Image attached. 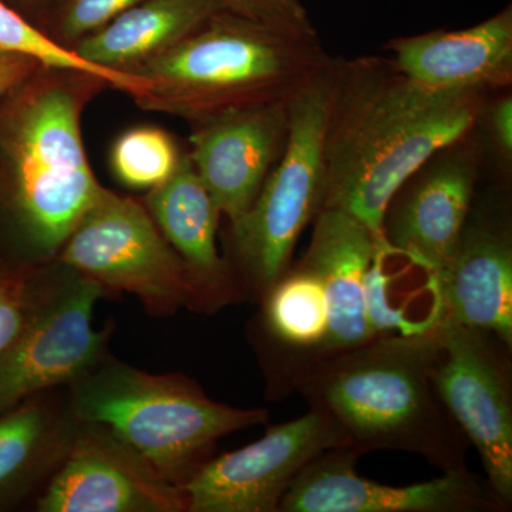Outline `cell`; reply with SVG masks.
<instances>
[{
	"mask_svg": "<svg viewBox=\"0 0 512 512\" xmlns=\"http://www.w3.org/2000/svg\"><path fill=\"white\" fill-rule=\"evenodd\" d=\"M483 97L421 86L392 59L333 62L323 208L348 212L383 237L396 192L470 133Z\"/></svg>",
	"mask_w": 512,
	"mask_h": 512,
	"instance_id": "6da1fadb",
	"label": "cell"
},
{
	"mask_svg": "<svg viewBox=\"0 0 512 512\" xmlns=\"http://www.w3.org/2000/svg\"><path fill=\"white\" fill-rule=\"evenodd\" d=\"M97 77L42 69L0 100V222L20 261H55L104 188L82 138L84 96Z\"/></svg>",
	"mask_w": 512,
	"mask_h": 512,
	"instance_id": "7a4b0ae2",
	"label": "cell"
},
{
	"mask_svg": "<svg viewBox=\"0 0 512 512\" xmlns=\"http://www.w3.org/2000/svg\"><path fill=\"white\" fill-rule=\"evenodd\" d=\"M439 328L379 335L355 348L313 356L295 377L311 409L325 414L356 453L419 454L443 473L466 470L467 437L434 383Z\"/></svg>",
	"mask_w": 512,
	"mask_h": 512,
	"instance_id": "3957f363",
	"label": "cell"
},
{
	"mask_svg": "<svg viewBox=\"0 0 512 512\" xmlns=\"http://www.w3.org/2000/svg\"><path fill=\"white\" fill-rule=\"evenodd\" d=\"M330 63L318 39L221 10L130 73L143 83L134 97L140 107L197 123L228 110L288 103Z\"/></svg>",
	"mask_w": 512,
	"mask_h": 512,
	"instance_id": "277c9868",
	"label": "cell"
},
{
	"mask_svg": "<svg viewBox=\"0 0 512 512\" xmlns=\"http://www.w3.org/2000/svg\"><path fill=\"white\" fill-rule=\"evenodd\" d=\"M66 390L77 419L109 427L181 488L218 440L269 419L264 409L215 402L181 373L153 375L110 353Z\"/></svg>",
	"mask_w": 512,
	"mask_h": 512,
	"instance_id": "5b68a950",
	"label": "cell"
},
{
	"mask_svg": "<svg viewBox=\"0 0 512 512\" xmlns=\"http://www.w3.org/2000/svg\"><path fill=\"white\" fill-rule=\"evenodd\" d=\"M332 63L288 101V137L247 214L231 224L244 293L261 301L289 269L299 237L325 202Z\"/></svg>",
	"mask_w": 512,
	"mask_h": 512,
	"instance_id": "8992f818",
	"label": "cell"
},
{
	"mask_svg": "<svg viewBox=\"0 0 512 512\" xmlns=\"http://www.w3.org/2000/svg\"><path fill=\"white\" fill-rule=\"evenodd\" d=\"M103 286L59 261L37 265L18 332L0 352V416L36 394L66 389L109 355L116 325L93 326Z\"/></svg>",
	"mask_w": 512,
	"mask_h": 512,
	"instance_id": "52a82bcc",
	"label": "cell"
},
{
	"mask_svg": "<svg viewBox=\"0 0 512 512\" xmlns=\"http://www.w3.org/2000/svg\"><path fill=\"white\" fill-rule=\"evenodd\" d=\"M56 261L103 286L137 296L153 316L197 312L198 296L181 256L144 204L104 188L64 242Z\"/></svg>",
	"mask_w": 512,
	"mask_h": 512,
	"instance_id": "ba28073f",
	"label": "cell"
},
{
	"mask_svg": "<svg viewBox=\"0 0 512 512\" xmlns=\"http://www.w3.org/2000/svg\"><path fill=\"white\" fill-rule=\"evenodd\" d=\"M434 383L448 413L480 454L495 497L512 503L511 350L484 330L441 322Z\"/></svg>",
	"mask_w": 512,
	"mask_h": 512,
	"instance_id": "9c48e42d",
	"label": "cell"
},
{
	"mask_svg": "<svg viewBox=\"0 0 512 512\" xmlns=\"http://www.w3.org/2000/svg\"><path fill=\"white\" fill-rule=\"evenodd\" d=\"M348 448L318 410L269 427L264 437L210 458L184 485L187 512H278L286 491L325 451Z\"/></svg>",
	"mask_w": 512,
	"mask_h": 512,
	"instance_id": "30bf717a",
	"label": "cell"
},
{
	"mask_svg": "<svg viewBox=\"0 0 512 512\" xmlns=\"http://www.w3.org/2000/svg\"><path fill=\"white\" fill-rule=\"evenodd\" d=\"M39 512H187V494L113 430L80 421L69 454L35 500Z\"/></svg>",
	"mask_w": 512,
	"mask_h": 512,
	"instance_id": "8fae6325",
	"label": "cell"
},
{
	"mask_svg": "<svg viewBox=\"0 0 512 512\" xmlns=\"http://www.w3.org/2000/svg\"><path fill=\"white\" fill-rule=\"evenodd\" d=\"M360 454L333 448L299 474L279 512H488L505 510L490 485L468 470L450 471L426 483L380 484L356 473Z\"/></svg>",
	"mask_w": 512,
	"mask_h": 512,
	"instance_id": "7c38bea8",
	"label": "cell"
},
{
	"mask_svg": "<svg viewBox=\"0 0 512 512\" xmlns=\"http://www.w3.org/2000/svg\"><path fill=\"white\" fill-rule=\"evenodd\" d=\"M286 104L228 110L194 123L188 156L231 224L247 214L284 150Z\"/></svg>",
	"mask_w": 512,
	"mask_h": 512,
	"instance_id": "4fadbf2b",
	"label": "cell"
},
{
	"mask_svg": "<svg viewBox=\"0 0 512 512\" xmlns=\"http://www.w3.org/2000/svg\"><path fill=\"white\" fill-rule=\"evenodd\" d=\"M144 207L187 265L197 291V312L212 313L241 298L244 291L218 254L221 212L188 154H181L168 180L148 191Z\"/></svg>",
	"mask_w": 512,
	"mask_h": 512,
	"instance_id": "5bb4252c",
	"label": "cell"
},
{
	"mask_svg": "<svg viewBox=\"0 0 512 512\" xmlns=\"http://www.w3.org/2000/svg\"><path fill=\"white\" fill-rule=\"evenodd\" d=\"M397 69L441 92L485 94L512 82V10L464 30H436L390 43Z\"/></svg>",
	"mask_w": 512,
	"mask_h": 512,
	"instance_id": "9a60e30c",
	"label": "cell"
},
{
	"mask_svg": "<svg viewBox=\"0 0 512 512\" xmlns=\"http://www.w3.org/2000/svg\"><path fill=\"white\" fill-rule=\"evenodd\" d=\"M476 177L473 165L448 160L406 181L384 212L387 244L440 276L466 227Z\"/></svg>",
	"mask_w": 512,
	"mask_h": 512,
	"instance_id": "2e32d148",
	"label": "cell"
},
{
	"mask_svg": "<svg viewBox=\"0 0 512 512\" xmlns=\"http://www.w3.org/2000/svg\"><path fill=\"white\" fill-rule=\"evenodd\" d=\"M377 237L348 212L322 208L308 251L298 266L315 275L329 308V335L323 353L355 348L375 338L366 315L365 278Z\"/></svg>",
	"mask_w": 512,
	"mask_h": 512,
	"instance_id": "e0dca14e",
	"label": "cell"
},
{
	"mask_svg": "<svg viewBox=\"0 0 512 512\" xmlns=\"http://www.w3.org/2000/svg\"><path fill=\"white\" fill-rule=\"evenodd\" d=\"M443 322L491 333L512 348L510 232L468 215L456 252L440 274Z\"/></svg>",
	"mask_w": 512,
	"mask_h": 512,
	"instance_id": "ac0fdd59",
	"label": "cell"
},
{
	"mask_svg": "<svg viewBox=\"0 0 512 512\" xmlns=\"http://www.w3.org/2000/svg\"><path fill=\"white\" fill-rule=\"evenodd\" d=\"M79 424L66 389L36 394L0 416V510L42 493Z\"/></svg>",
	"mask_w": 512,
	"mask_h": 512,
	"instance_id": "d6986e66",
	"label": "cell"
},
{
	"mask_svg": "<svg viewBox=\"0 0 512 512\" xmlns=\"http://www.w3.org/2000/svg\"><path fill=\"white\" fill-rule=\"evenodd\" d=\"M221 10L220 0H144L74 43L72 50L100 69L130 73L178 45Z\"/></svg>",
	"mask_w": 512,
	"mask_h": 512,
	"instance_id": "ffe728a7",
	"label": "cell"
},
{
	"mask_svg": "<svg viewBox=\"0 0 512 512\" xmlns=\"http://www.w3.org/2000/svg\"><path fill=\"white\" fill-rule=\"evenodd\" d=\"M366 315L375 336L424 335L443 322L440 276L380 239L365 278Z\"/></svg>",
	"mask_w": 512,
	"mask_h": 512,
	"instance_id": "44dd1931",
	"label": "cell"
},
{
	"mask_svg": "<svg viewBox=\"0 0 512 512\" xmlns=\"http://www.w3.org/2000/svg\"><path fill=\"white\" fill-rule=\"evenodd\" d=\"M261 302L266 332L279 345L312 357L323 352L329 335V308L315 275L301 266L288 269Z\"/></svg>",
	"mask_w": 512,
	"mask_h": 512,
	"instance_id": "7402d4cb",
	"label": "cell"
},
{
	"mask_svg": "<svg viewBox=\"0 0 512 512\" xmlns=\"http://www.w3.org/2000/svg\"><path fill=\"white\" fill-rule=\"evenodd\" d=\"M0 49L32 57L46 69L90 74L106 86L133 97L143 87L136 74L109 72L84 62L70 47L60 45L52 36L37 29L5 0H0Z\"/></svg>",
	"mask_w": 512,
	"mask_h": 512,
	"instance_id": "603a6c76",
	"label": "cell"
},
{
	"mask_svg": "<svg viewBox=\"0 0 512 512\" xmlns=\"http://www.w3.org/2000/svg\"><path fill=\"white\" fill-rule=\"evenodd\" d=\"M180 158L170 134L157 127H136L117 138L110 161L121 184L150 191L171 177Z\"/></svg>",
	"mask_w": 512,
	"mask_h": 512,
	"instance_id": "cb8c5ba5",
	"label": "cell"
},
{
	"mask_svg": "<svg viewBox=\"0 0 512 512\" xmlns=\"http://www.w3.org/2000/svg\"><path fill=\"white\" fill-rule=\"evenodd\" d=\"M144 0H60L53 32L60 45H74Z\"/></svg>",
	"mask_w": 512,
	"mask_h": 512,
	"instance_id": "d4e9b609",
	"label": "cell"
},
{
	"mask_svg": "<svg viewBox=\"0 0 512 512\" xmlns=\"http://www.w3.org/2000/svg\"><path fill=\"white\" fill-rule=\"evenodd\" d=\"M225 10L285 35L318 39L302 0H220Z\"/></svg>",
	"mask_w": 512,
	"mask_h": 512,
	"instance_id": "484cf974",
	"label": "cell"
},
{
	"mask_svg": "<svg viewBox=\"0 0 512 512\" xmlns=\"http://www.w3.org/2000/svg\"><path fill=\"white\" fill-rule=\"evenodd\" d=\"M33 269L35 266L0 255V352L22 323Z\"/></svg>",
	"mask_w": 512,
	"mask_h": 512,
	"instance_id": "4316f807",
	"label": "cell"
},
{
	"mask_svg": "<svg viewBox=\"0 0 512 512\" xmlns=\"http://www.w3.org/2000/svg\"><path fill=\"white\" fill-rule=\"evenodd\" d=\"M42 67L32 57L0 49V100Z\"/></svg>",
	"mask_w": 512,
	"mask_h": 512,
	"instance_id": "83f0119b",
	"label": "cell"
},
{
	"mask_svg": "<svg viewBox=\"0 0 512 512\" xmlns=\"http://www.w3.org/2000/svg\"><path fill=\"white\" fill-rule=\"evenodd\" d=\"M494 140L505 156L512 154V97L505 96L494 104L490 113Z\"/></svg>",
	"mask_w": 512,
	"mask_h": 512,
	"instance_id": "f1b7e54d",
	"label": "cell"
},
{
	"mask_svg": "<svg viewBox=\"0 0 512 512\" xmlns=\"http://www.w3.org/2000/svg\"><path fill=\"white\" fill-rule=\"evenodd\" d=\"M6 2V0H5ZM9 2V0H8ZM10 2L18 3V5L23 6H36L40 5V3L47 2V0H10Z\"/></svg>",
	"mask_w": 512,
	"mask_h": 512,
	"instance_id": "f546056e",
	"label": "cell"
}]
</instances>
